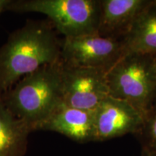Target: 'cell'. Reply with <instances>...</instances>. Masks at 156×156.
I'll return each mask as SVG.
<instances>
[{"label": "cell", "mask_w": 156, "mask_h": 156, "mask_svg": "<svg viewBox=\"0 0 156 156\" xmlns=\"http://www.w3.org/2000/svg\"><path fill=\"white\" fill-rule=\"evenodd\" d=\"M142 149L156 150V100L144 116L142 125L134 134Z\"/></svg>", "instance_id": "obj_12"}, {"label": "cell", "mask_w": 156, "mask_h": 156, "mask_svg": "<svg viewBox=\"0 0 156 156\" xmlns=\"http://www.w3.org/2000/svg\"><path fill=\"white\" fill-rule=\"evenodd\" d=\"M155 64H156V56H155Z\"/></svg>", "instance_id": "obj_15"}, {"label": "cell", "mask_w": 156, "mask_h": 156, "mask_svg": "<svg viewBox=\"0 0 156 156\" xmlns=\"http://www.w3.org/2000/svg\"><path fill=\"white\" fill-rule=\"evenodd\" d=\"M30 132L0 99V156H24Z\"/></svg>", "instance_id": "obj_11"}, {"label": "cell", "mask_w": 156, "mask_h": 156, "mask_svg": "<svg viewBox=\"0 0 156 156\" xmlns=\"http://www.w3.org/2000/svg\"><path fill=\"white\" fill-rule=\"evenodd\" d=\"M151 0H100L98 34L122 40Z\"/></svg>", "instance_id": "obj_9"}, {"label": "cell", "mask_w": 156, "mask_h": 156, "mask_svg": "<svg viewBox=\"0 0 156 156\" xmlns=\"http://www.w3.org/2000/svg\"><path fill=\"white\" fill-rule=\"evenodd\" d=\"M95 140L103 142L140 130L144 115L131 104L110 95L94 110Z\"/></svg>", "instance_id": "obj_7"}, {"label": "cell", "mask_w": 156, "mask_h": 156, "mask_svg": "<svg viewBox=\"0 0 156 156\" xmlns=\"http://www.w3.org/2000/svg\"><path fill=\"white\" fill-rule=\"evenodd\" d=\"M11 2V0H0V14L3 11L7 10V7Z\"/></svg>", "instance_id": "obj_13"}, {"label": "cell", "mask_w": 156, "mask_h": 156, "mask_svg": "<svg viewBox=\"0 0 156 156\" xmlns=\"http://www.w3.org/2000/svg\"><path fill=\"white\" fill-rule=\"evenodd\" d=\"M7 10L43 13L64 38L98 32L100 0H11Z\"/></svg>", "instance_id": "obj_4"}, {"label": "cell", "mask_w": 156, "mask_h": 156, "mask_svg": "<svg viewBox=\"0 0 156 156\" xmlns=\"http://www.w3.org/2000/svg\"><path fill=\"white\" fill-rule=\"evenodd\" d=\"M62 67V58L42 66L0 96L9 110L23 120L31 132L40 129L63 103Z\"/></svg>", "instance_id": "obj_2"}, {"label": "cell", "mask_w": 156, "mask_h": 156, "mask_svg": "<svg viewBox=\"0 0 156 156\" xmlns=\"http://www.w3.org/2000/svg\"><path fill=\"white\" fill-rule=\"evenodd\" d=\"M39 130L56 132L78 143L95 142L94 111H87L61 103Z\"/></svg>", "instance_id": "obj_8"}, {"label": "cell", "mask_w": 156, "mask_h": 156, "mask_svg": "<svg viewBox=\"0 0 156 156\" xmlns=\"http://www.w3.org/2000/svg\"><path fill=\"white\" fill-rule=\"evenodd\" d=\"M124 54L122 40L98 34L64 38L62 41L61 58L64 64L72 67L107 72Z\"/></svg>", "instance_id": "obj_5"}, {"label": "cell", "mask_w": 156, "mask_h": 156, "mask_svg": "<svg viewBox=\"0 0 156 156\" xmlns=\"http://www.w3.org/2000/svg\"><path fill=\"white\" fill-rule=\"evenodd\" d=\"M141 156H156V150L142 149Z\"/></svg>", "instance_id": "obj_14"}, {"label": "cell", "mask_w": 156, "mask_h": 156, "mask_svg": "<svg viewBox=\"0 0 156 156\" xmlns=\"http://www.w3.org/2000/svg\"><path fill=\"white\" fill-rule=\"evenodd\" d=\"M62 40L49 20H29L0 47V96L20 77L61 58Z\"/></svg>", "instance_id": "obj_1"}, {"label": "cell", "mask_w": 156, "mask_h": 156, "mask_svg": "<svg viewBox=\"0 0 156 156\" xmlns=\"http://www.w3.org/2000/svg\"><path fill=\"white\" fill-rule=\"evenodd\" d=\"M62 94L64 104L94 111L109 95L106 72L94 68L72 67L63 62Z\"/></svg>", "instance_id": "obj_6"}, {"label": "cell", "mask_w": 156, "mask_h": 156, "mask_svg": "<svg viewBox=\"0 0 156 156\" xmlns=\"http://www.w3.org/2000/svg\"><path fill=\"white\" fill-rule=\"evenodd\" d=\"M122 41L124 54L156 56V0H151Z\"/></svg>", "instance_id": "obj_10"}, {"label": "cell", "mask_w": 156, "mask_h": 156, "mask_svg": "<svg viewBox=\"0 0 156 156\" xmlns=\"http://www.w3.org/2000/svg\"><path fill=\"white\" fill-rule=\"evenodd\" d=\"M109 95L131 104L145 116L156 100L155 56L124 54L106 72Z\"/></svg>", "instance_id": "obj_3"}]
</instances>
